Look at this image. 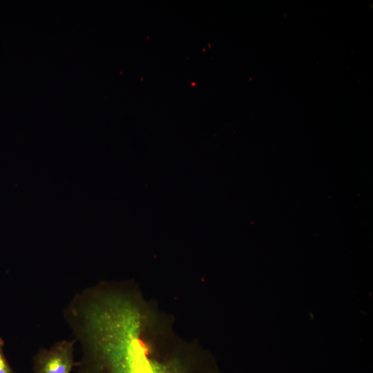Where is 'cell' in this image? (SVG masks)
I'll return each mask as SVG.
<instances>
[{"label":"cell","mask_w":373,"mask_h":373,"mask_svg":"<svg viewBox=\"0 0 373 373\" xmlns=\"http://www.w3.org/2000/svg\"><path fill=\"white\" fill-rule=\"evenodd\" d=\"M82 355L77 373H186L162 354L164 326L130 285L102 282L77 293L63 312Z\"/></svg>","instance_id":"cell-1"},{"label":"cell","mask_w":373,"mask_h":373,"mask_svg":"<svg viewBox=\"0 0 373 373\" xmlns=\"http://www.w3.org/2000/svg\"><path fill=\"white\" fill-rule=\"evenodd\" d=\"M75 340L62 339L50 348H40L33 357V373H70L75 366Z\"/></svg>","instance_id":"cell-2"},{"label":"cell","mask_w":373,"mask_h":373,"mask_svg":"<svg viewBox=\"0 0 373 373\" xmlns=\"http://www.w3.org/2000/svg\"><path fill=\"white\" fill-rule=\"evenodd\" d=\"M4 341L0 337V373H14L3 352Z\"/></svg>","instance_id":"cell-3"}]
</instances>
